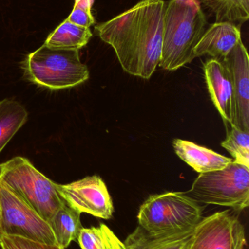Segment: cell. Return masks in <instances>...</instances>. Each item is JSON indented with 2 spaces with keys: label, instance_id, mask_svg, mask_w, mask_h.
I'll use <instances>...</instances> for the list:
<instances>
[{
  "label": "cell",
  "instance_id": "21",
  "mask_svg": "<svg viewBox=\"0 0 249 249\" xmlns=\"http://www.w3.org/2000/svg\"><path fill=\"white\" fill-rule=\"evenodd\" d=\"M95 0H75L74 7L67 20L77 26L89 28L95 23L92 7Z\"/></svg>",
  "mask_w": 249,
  "mask_h": 249
},
{
  "label": "cell",
  "instance_id": "19",
  "mask_svg": "<svg viewBox=\"0 0 249 249\" xmlns=\"http://www.w3.org/2000/svg\"><path fill=\"white\" fill-rule=\"evenodd\" d=\"M81 249H125L124 242L105 224L82 228L77 238Z\"/></svg>",
  "mask_w": 249,
  "mask_h": 249
},
{
  "label": "cell",
  "instance_id": "13",
  "mask_svg": "<svg viewBox=\"0 0 249 249\" xmlns=\"http://www.w3.org/2000/svg\"><path fill=\"white\" fill-rule=\"evenodd\" d=\"M194 229L153 235L138 225L124 244L125 249H189Z\"/></svg>",
  "mask_w": 249,
  "mask_h": 249
},
{
  "label": "cell",
  "instance_id": "14",
  "mask_svg": "<svg viewBox=\"0 0 249 249\" xmlns=\"http://www.w3.org/2000/svg\"><path fill=\"white\" fill-rule=\"evenodd\" d=\"M172 145L176 155L200 174L222 169L232 161L231 158L189 141L175 139Z\"/></svg>",
  "mask_w": 249,
  "mask_h": 249
},
{
  "label": "cell",
  "instance_id": "22",
  "mask_svg": "<svg viewBox=\"0 0 249 249\" xmlns=\"http://www.w3.org/2000/svg\"><path fill=\"white\" fill-rule=\"evenodd\" d=\"M1 249H64L58 245L37 242L19 236L0 233Z\"/></svg>",
  "mask_w": 249,
  "mask_h": 249
},
{
  "label": "cell",
  "instance_id": "15",
  "mask_svg": "<svg viewBox=\"0 0 249 249\" xmlns=\"http://www.w3.org/2000/svg\"><path fill=\"white\" fill-rule=\"evenodd\" d=\"M80 214L64 203L53 215L48 224L58 247L66 249L71 242L77 241L80 230L83 228Z\"/></svg>",
  "mask_w": 249,
  "mask_h": 249
},
{
  "label": "cell",
  "instance_id": "2",
  "mask_svg": "<svg viewBox=\"0 0 249 249\" xmlns=\"http://www.w3.org/2000/svg\"><path fill=\"white\" fill-rule=\"evenodd\" d=\"M206 26V16L198 0H170L164 13L159 67L175 71L191 63Z\"/></svg>",
  "mask_w": 249,
  "mask_h": 249
},
{
  "label": "cell",
  "instance_id": "4",
  "mask_svg": "<svg viewBox=\"0 0 249 249\" xmlns=\"http://www.w3.org/2000/svg\"><path fill=\"white\" fill-rule=\"evenodd\" d=\"M0 183L17 195L48 222L64 203L57 192L56 183L22 157H15L0 164Z\"/></svg>",
  "mask_w": 249,
  "mask_h": 249
},
{
  "label": "cell",
  "instance_id": "12",
  "mask_svg": "<svg viewBox=\"0 0 249 249\" xmlns=\"http://www.w3.org/2000/svg\"><path fill=\"white\" fill-rule=\"evenodd\" d=\"M241 39L239 26L227 22H216L206 29L194 48V55L197 58L209 55L222 61Z\"/></svg>",
  "mask_w": 249,
  "mask_h": 249
},
{
  "label": "cell",
  "instance_id": "7",
  "mask_svg": "<svg viewBox=\"0 0 249 249\" xmlns=\"http://www.w3.org/2000/svg\"><path fill=\"white\" fill-rule=\"evenodd\" d=\"M0 233L57 245L48 222L17 195L0 183Z\"/></svg>",
  "mask_w": 249,
  "mask_h": 249
},
{
  "label": "cell",
  "instance_id": "6",
  "mask_svg": "<svg viewBox=\"0 0 249 249\" xmlns=\"http://www.w3.org/2000/svg\"><path fill=\"white\" fill-rule=\"evenodd\" d=\"M186 193L199 203L242 212L249 205V168L232 160L222 169L200 174Z\"/></svg>",
  "mask_w": 249,
  "mask_h": 249
},
{
  "label": "cell",
  "instance_id": "11",
  "mask_svg": "<svg viewBox=\"0 0 249 249\" xmlns=\"http://www.w3.org/2000/svg\"><path fill=\"white\" fill-rule=\"evenodd\" d=\"M205 77L213 105L222 115L224 122L235 123L233 86L228 67L222 61L212 58L204 65Z\"/></svg>",
  "mask_w": 249,
  "mask_h": 249
},
{
  "label": "cell",
  "instance_id": "16",
  "mask_svg": "<svg viewBox=\"0 0 249 249\" xmlns=\"http://www.w3.org/2000/svg\"><path fill=\"white\" fill-rule=\"evenodd\" d=\"M92 33L89 28L77 26L66 19L50 34L44 45L63 50H80L87 45Z\"/></svg>",
  "mask_w": 249,
  "mask_h": 249
},
{
  "label": "cell",
  "instance_id": "20",
  "mask_svg": "<svg viewBox=\"0 0 249 249\" xmlns=\"http://www.w3.org/2000/svg\"><path fill=\"white\" fill-rule=\"evenodd\" d=\"M221 145L232 155L234 162L249 168V131L230 124L226 139Z\"/></svg>",
  "mask_w": 249,
  "mask_h": 249
},
{
  "label": "cell",
  "instance_id": "8",
  "mask_svg": "<svg viewBox=\"0 0 249 249\" xmlns=\"http://www.w3.org/2000/svg\"><path fill=\"white\" fill-rule=\"evenodd\" d=\"M232 209L203 217L193 231L189 249H244L245 228Z\"/></svg>",
  "mask_w": 249,
  "mask_h": 249
},
{
  "label": "cell",
  "instance_id": "3",
  "mask_svg": "<svg viewBox=\"0 0 249 249\" xmlns=\"http://www.w3.org/2000/svg\"><path fill=\"white\" fill-rule=\"evenodd\" d=\"M22 68L27 80L51 90L75 87L89 78L78 50L55 49L43 45L26 56Z\"/></svg>",
  "mask_w": 249,
  "mask_h": 249
},
{
  "label": "cell",
  "instance_id": "5",
  "mask_svg": "<svg viewBox=\"0 0 249 249\" xmlns=\"http://www.w3.org/2000/svg\"><path fill=\"white\" fill-rule=\"evenodd\" d=\"M203 207L186 193L169 192L150 196L140 206L138 225L151 234L186 231L203 219Z\"/></svg>",
  "mask_w": 249,
  "mask_h": 249
},
{
  "label": "cell",
  "instance_id": "23",
  "mask_svg": "<svg viewBox=\"0 0 249 249\" xmlns=\"http://www.w3.org/2000/svg\"><path fill=\"white\" fill-rule=\"evenodd\" d=\"M1 202H0V225H1Z\"/></svg>",
  "mask_w": 249,
  "mask_h": 249
},
{
  "label": "cell",
  "instance_id": "17",
  "mask_svg": "<svg viewBox=\"0 0 249 249\" xmlns=\"http://www.w3.org/2000/svg\"><path fill=\"white\" fill-rule=\"evenodd\" d=\"M28 112L17 101H0V153L20 127L26 124Z\"/></svg>",
  "mask_w": 249,
  "mask_h": 249
},
{
  "label": "cell",
  "instance_id": "1",
  "mask_svg": "<svg viewBox=\"0 0 249 249\" xmlns=\"http://www.w3.org/2000/svg\"><path fill=\"white\" fill-rule=\"evenodd\" d=\"M165 8L163 0H142L95 27L100 39L114 48L128 74L149 80L159 66Z\"/></svg>",
  "mask_w": 249,
  "mask_h": 249
},
{
  "label": "cell",
  "instance_id": "10",
  "mask_svg": "<svg viewBox=\"0 0 249 249\" xmlns=\"http://www.w3.org/2000/svg\"><path fill=\"white\" fill-rule=\"evenodd\" d=\"M229 70L235 99V123L240 130L249 131V58L240 40L222 60Z\"/></svg>",
  "mask_w": 249,
  "mask_h": 249
},
{
  "label": "cell",
  "instance_id": "9",
  "mask_svg": "<svg viewBox=\"0 0 249 249\" xmlns=\"http://www.w3.org/2000/svg\"><path fill=\"white\" fill-rule=\"evenodd\" d=\"M56 188L64 203L79 213L103 219L112 218V199L99 176L86 177L67 184H56Z\"/></svg>",
  "mask_w": 249,
  "mask_h": 249
},
{
  "label": "cell",
  "instance_id": "18",
  "mask_svg": "<svg viewBox=\"0 0 249 249\" xmlns=\"http://www.w3.org/2000/svg\"><path fill=\"white\" fill-rule=\"evenodd\" d=\"M215 16L216 22L242 24L249 18V0H201Z\"/></svg>",
  "mask_w": 249,
  "mask_h": 249
}]
</instances>
